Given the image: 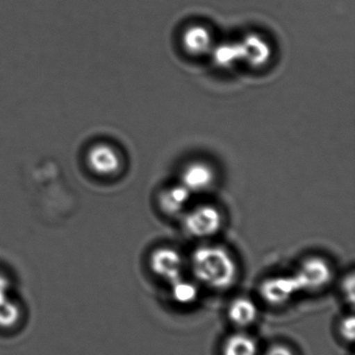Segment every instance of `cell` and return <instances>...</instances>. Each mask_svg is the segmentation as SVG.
I'll list each match as a JSON object with an SVG mask.
<instances>
[{
	"instance_id": "cell-3",
	"label": "cell",
	"mask_w": 355,
	"mask_h": 355,
	"mask_svg": "<svg viewBox=\"0 0 355 355\" xmlns=\"http://www.w3.org/2000/svg\"><path fill=\"white\" fill-rule=\"evenodd\" d=\"M293 275L300 291H317L331 282V269L327 261L312 257L304 260Z\"/></svg>"
},
{
	"instance_id": "cell-6",
	"label": "cell",
	"mask_w": 355,
	"mask_h": 355,
	"mask_svg": "<svg viewBox=\"0 0 355 355\" xmlns=\"http://www.w3.org/2000/svg\"><path fill=\"white\" fill-rule=\"evenodd\" d=\"M88 164L96 174L112 176L121 168V158L116 149L106 144H99L90 149Z\"/></svg>"
},
{
	"instance_id": "cell-8",
	"label": "cell",
	"mask_w": 355,
	"mask_h": 355,
	"mask_svg": "<svg viewBox=\"0 0 355 355\" xmlns=\"http://www.w3.org/2000/svg\"><path fill=\"white\" fill-rule=\"evenodd\" d=\"M190 196H191V192L181 184L160 192L158 196V205L165 214L175 216L183 212L189 202Z\"/></svg>"
},
{
	"instance_id": "cell-1",
	"label": "cell",
	"mask_w": 355,
	"mask_h": 355,
	"mask_svg": "<svg viewBox=\"0 0 355 355\" xmlns=\"http://www.w3.org/2000/svg\"><path fill=\"white\" fill-rule=\"evenodd\" d=\"M191 267L197 281L210 289H229L237 282V262L221 246L197 248L192 256Z\"/></svg>"
},
{
	"instance_id": "cell-2",
	"label": "cell",
	"mask_w": 355,
	"mask_h": 355,
	"mask_svg": "<svg viewBox=\"0 0 355 355\" xmlns=\"http://www.w3.org/2000/svg\"><path fill=\"white\" fill-rule=\"evenodd\" d=\"M222 227L220 211L214 206L204 205L187 213L183 218V227L189 235L206 238L216 235Z\"/></svg>"
},
{
	"instance_id": "cell-4",
	"label": "cell",
	"mask_w": 355,
	"mask_h": 355,
	"mask_svg": "<svg viewBox=\"0 0 355 355\" xmlns=\"http://www.w3.org/2000/svg\"><path fill=\"white\" fill-rule=\"evenodd\" d=\"M152 272L172 285L181 279L183 261L179 252L169 248H160L152 252L149 259Z\"/></svg>"
},
{
	"instance_id": "cell-9",
	"label": "cell",
	"mask_w": 355,
	"mask_h": 355,
	"mask_svg": "<svg viewBox=\"0 0 355 355\" xmlns=\"http://www.w3.org/2000/svg\"><path fill=\"white\" fill-rule=\"evenodd\" d=\"M258 309L254 300L246 297L236 298L229 308V318L233 324L239 327H248L256 322Z\"/></svg>"
},
{
	"instance_id": "cell-14",
	"label": "cell",
	"mask_w": 355,
	"mask_h": 355,
	"mask_svg": "<svg viewBox=\"0 0 355 355\" xmlns=\"http://www.w3.org/2000/svg\"><path fill=\"white\" fill-rule=\"evenodd\" d=\"M354 275L352 273L349 277H346L342 286L344 295H345L346 302L354 304L355 300V290H354Z\"/></svg>"
},
{
	"instance_id": "cell-15",
	"label": "cell",
	"mask_w": 355,
	"mask_h": 355,
	"mask_svg": "<svg viewBox=\"0 0 355 355\" xmlns=\"http://www.w3.org/2000/svg\"><path fill=\"white\" fill-rule=\"evenodd\" d=\"M264 355H296L295 352L286 344H275L271 346Z\"/></svg>"
},
{
	"instance_id": "cell-7",
	"label": "cell",
	"mask_w": 355,
	"mask_h": 355,
	"mask_svg": "<svg viewBox=\"0 0 355 355\" xmlns=\"http://www.w3.org/2000/svg\"><path fill=\"white\" fill-rule=\"evenodd\" d=\"M214 171L204 162L189 164L181 173V185L191 193L206 191L214 183Z\"/></svg>"
},
{
	"instance_id": "cell-13",
	"label": "cell",
	"mask_w": 355,
	"mask_h": 355,
	"mask_svg": "<svg viewBox=\"0 0 355 355\" xmlns=\"http://www.w3.org/2000/svg\"><path fill=\"white\" fill-rule=\"evenodd\" d=\"M355 321L354 317H345L340 323V334L345 341L352 343L354 339Z\"/></svg>"
},
{
	"instance_id": "cell-16",
	"label": "cell",
	"mask_w": 355,
	"mask_h": 355,
	"mask_svg": "<svg viewBox=\"0 0 355 355\" xmlns=\"http://www.w3.org/2000/svg\"><path fill=\"white\" fill-rule=\"evenodd\" d=\"M10 293V281L8 277L0 273V304L8 300Z\"/></svg>"
},
{
	"instance_id": "cell-10",
	"label": "cell",
	"mask_w": 355,
	"mask_h": 355,
	"mask_svg": "<svg viewBox=\"0 0 355 355\" xmlns=\"http://www.w3.org/2000/svg\"><path fill=\"white\" fill-rule=\"evenodd\" d=\"M258 343L247 334L237 333L229 336L222 346V355H258Z\"/></svg>"
},
{
	"instance_id": "cell-12",
	"label": "cell",
	"mask_w": 355,
	"mask_h": 355,
	"mask_svg": "<svg viewBox=\"0 0 355 355\" xmlns=\"http://www.w3.org/2000/svg\"><path fill=\"white\" fill-rule=\"evenodd\" d=\"M21 311L16 302L8 298L0 304V327L10 329L17 324L20 319Z\"/></svg>"
},
{
	"instance_id": "cell-5",
	"label": "cell",
	"mask_w": 355,
	"mask_h": 355,
	"mask_svg": "<svg viewBox=\"0 0 355 355\" xmlns=\"http://www.w3.org/2000/svg\"><path fill=\"white\" fill-rule=\"evenodd\" d=\"M298 292L300 290L294 275L271 277L263 282L260 287L263 300L272 306L287 304Z\"/></svg>"
},
{
	"instance_id": "cell-11",
	"label": "cell",
	"mask_w": 355,
	"mask_h": 355,
	"mask_svg": "<svg viewBox=\"0 0 355 355\" xmlns=\"http://www.w3.org/2000/svg\"><path fill=\"white\" fill-rule=\"evenodd\" d=\"M172 298L176 304L189 306L194 304L198 298V289L195 284L181 279L171 285Z\"/></svg>"
}]
</instances>
